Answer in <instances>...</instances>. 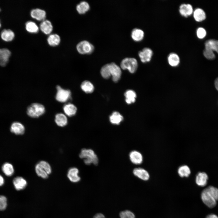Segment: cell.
I'll list each match as a JSON object with an SVG mask.
<instances>
[{
  "label": "cell",
  "instance_id": "cell-1",
  "mask_svg": "<svg viewBox=\"0 0 218 218\" xmlns=\"http://www.w3.org/2000/svg\"><path fill=\"white\" fill-rule=\"evenodd\" d=\"M101 74L102 77L106 79L112 76L113 81L117 82L121 78V71L119 66L112 62L104 65L101 69Z\"/></svg>",
  "mask_w": 218,
  "mask_h": 218
},
{
  "label": "cell",
  "instance_id": "cell-2",
  "mask_svg": "<svg viewBox=\"0 0 218 218\" xmlns=\"http://www.w3.org/2000/svg\"><path fill=\"white\" fill-rule=\"evenodd\" d=\"M203 202L210 208L214 207L218 200V189L213 186H209L204 189L201 193Z\"/></svg>",
  "mask_w": 218,
  "mask_h": 218
},
{
  "label": "cell",
  "instance_id": "cell-3",
  "mask_svg": "<svg viewBox=\"0 0 218 218\" xmlns=\"http://www.w3.org/2000/svg\"><path fill=\"white\" fill-rule=\"evenodd\" d=\"M79 157L84 160L85 164L87 165L92 164L94 165H97L98 163V158L93 150L91 149H83L79 155Z\"/></svg>",
  "mask_w": 218,
  "mask_h": 218
},
{
  "label": "cell",
  "instance_id": "cell-4",
  "mask_svg": "<svg viewBox=\"0 0 218 218\" xmlns=\"http://www.w3.org/2000/svg\"><path fill=\"white\" fill-rule=\"evenodd\" d=\"M35 171L38 176L43 179H46L51 172V167L47 162L42 160L35 166Z\"/></svg>",
  "mask_w": 218,
  "mask_h": 218
},
{
  "label": "cell",
  "instance_id": "cell-5",
  "mask_svg": "<svg viewBox=\"0 0 218 218\" xmlns=\"http://www.w3.org/2000/svg\"><path fill=\"white\" fill-rule=\"evenodd\" d=\"M45 111V107L43 105L38 103H33L28 107L27 113L29 116L37 118L43 114Z\"/></svg>",
  "mask_w": 218,
  "mask_h": 218
},
{
  "label": "cell",
  "instance_id": "cell-6",
  "mask_svg": "<svg viewBox=\"0 0 218 218\" xmlns=\"http://www.w3.org/2000/svg\"><path fill=\"white\" fill-rule=\"evenodd\" d=\"M120 66L123 70H128L131 73H135L137 71L138 66L137 60L133 58H126L121 61Z\"/></svg>",
  "mask_w": 218,
  "mask_h": 218
},
{
  "label": "cell",
  "instance_id": "cell-7",
  "mask_svg": "<svg viewBox=\"0 0 218 218\" xmlns=\"http://www.w3.org/2000/svg\"><path fill=\"white\" fill-rule=\"evenodd\" d=\"M78 52L81 54H89L94 50L93 45L88 41L84 40L79 42L76 46Z\"/></svg>",
  "mask_w": 218,
  "mask_h": 218
},
{
  "label": "cell",
  "instance_id": "cell-8",
  "mask_svg": "<svg viewBox=\"0 0 218 218\" xmlns=\"http://www.w3.org/2000/svg\"><path fill=\"white\" fill-rule=\"evenodd\" d=\"M56 88L57 92L55 97L58 101L65 102L71 98V93L70 90L63 89L59 85L57 86Z\"/></svg>",
  "mask_w": 218,
  "mask_h": 218
},
{
  "label": "cell",
  "instance_id": "cell-9",
  "mask_svg": "<svg viewBox=\"0 0 218 218\" xmlns=\"http://www.w3.org/2000/svg\"><path fill=\"white\" fill-rule=\"evenodd\" d=\"M138 54L141 61L142 63H145L151 61L153 52L150 48L145 47L140 51Z\"/></svg>",
  "mask_w": 218,
  "mask_h": 218
},
{
  "label": "cell",
  "instance_id": "cell-10",
  "mask_svg": "<svg viewBox=\"0 0 218 218\" xmlns=\"http://www.w3.org/2000/svg\"><path fill=\"white\" fill-rule=\"evenodd\" d=\"M129 157L131 162L134 164L139 165L143 162V155L140 152L137 150H134L130 152Z\"/></svg>",
  "mask_w": 218,
  "mask_h": 218
},
{
  "label": "cell",
  "instance_id": "cell-11",
  "mask_svg": "<svg viewBox=\"0 0 218 218\" xmlns=\"http://www.w3.org/2000/svg\"><path fill=\"white\" fill-rule=\"evenodd\" d=\"M11 52L8 49L0 48V65L5 66L8 63Z\"/></svg>",
  "mask_w": 218,
  "mask_h": 218
},
{
  "label": "cell",
  "instance_id": "cell-12",
  "mask_svg": "<svg viewBox=\"0 0 218 218\" xmlns=\"http://www.w3.org/2000/svg\"><path fill=\"white\" fill-rule=\"evenodd\" d=\"M179 12L182 16L187 17L193 12L192 6L189 4H182L179 6Z\"/></svg>",
  "mask_w": 218,
  "mask_h": 218
},
{
  "label": "cell",
  "instance_id": "cell-13",
  "mask_svg": "<svg viewBox=\"0 0 218 218\" xmlns=\"http://www.w3.org/2000/svg\"><path fill=\"white\" fill-rule=\"evenodd\" d=\"M133 173L135 176L144 181L148 180L150 178L148 172L142 168H134L133 170Z\"/></svg>",
  "mask_w": 218,
  "mask_h": 218
},
{
  "label": "cell",
  "instance_id": "cell-14",
  "mask_svg": "<svg viewBox=\"0 0 218 218\" xmlns=\"http://www.w3.org/2000/svg\"><path fill=\"white\" fill-rule=\"evenodd\" d=\"M79 170L75 167L70 168L68 172L67 177L69 180L73 183H77L80 180V177L78 176Z\"/></svg>",
  "mask_w": 218,
  "mask_h": 218
},
{
  "label": "cell",
  "instance_id": "cell-15",
  "mask_svg": "<svg viewBox=\"0 0 218 218\" xmlns=\"http://www.w3.org/2000/svg\"><path fill=\"white\" fill-rule=\"evenodd\" d=\"M30 15L32 18L38 21H44L46 17V12L44 10L37 8L32 9Z\"/></svg>",
  "mask_w": 218,
  "mask_h": 218
},
{
  "label": "cell",
  "instance_id": "cell-16",
  "mask_svg": "<svg viewBox=\"0 0 218 218\" xmlns=\"http://www.w3.org/2000/svg\"><path fill=\"white\" fill-rule=\"evenodd\" d=\"M13 183L15 189L18 190L24 189L27 184L26 180L21 177H15L13 180Z\"/></svg>",
  "mask_w": 218,
  "mask_h": 218
},
{
  "label": "cell",
  "instance_id": "cell-17",
  "mask_svg": "<svg viewBox=\"0 0 218 218\" xmlns=\"http://www.w3.org/2000/svg\"><path fill=\"white\" fill-rule=\"evenodd\" d=\"M11 132L16 135L23 134L25 131L24 126L21 123L18 122L13 123L10 127Z\"/></svg>",
  "mask_w": 218,
  "mask_h": 218
},
{
  "label": "cell",
  "instance_id": "cell-18",
  "mask_svg": "<svg viewBox=\"0 0 218 218\" xmlns=\"http://www.w3.org/2000/svg\"><path fill=\"white\" fill-rule=\"evenodd\" d=\"M208 179V176L206 173L200 172L197 174L195 181L198 185L204 187L206 185Z\"/></svg>",
  "mask_w": 218,
  "mask_h": 218
},
{
  "label": "cell",
  "instance_id": "cell-19",
  "mask_svg": "<svg viewBox=\"0 0 218 218\" xmlns=\"http://www.w3.org/2000/svg\"><path fill=\"white\" fill-rule=\"evenodd\" d=\"M205 49L213 52L216 51L218 54V40L209 39L205 43Z\"/></svg>",
  "mask_w": 218,
  "mask_h": 218
},
{
  "label": "cell",
  "instance_id": "cell-20",
  "mask_svg": "<svg viewBox=\"0 0 218 218\" xmlns=\"http://www.w3.org/2000/svg\"><path fill=\"white\" fill-rule=\"evenodd\" d=\"M40 29L44 34L48 35L52 31L53 27L50 21L48 20H44L41 23Z\"/></svg>",
  "mask_w": 218,
  "mask_h": 218
},
{
  "label": "cell",
  "instance_id": "cell-21",
  "mask_svg": "<svg viewBox=\"0 0 218 218\" xmlns=\"http://www.w3.org/2000/svg\"><path fill=\"white\" fill-rule=\"evenodd\" d=\"M167 61L168 64L170 66L172 67H176L178 66L180 63V58L177 54L172 52L168 55Z\"/></svg>",
  "mask_w": 218,
  "mask_h": 218
},
{
  "label": "cell",
  "instance_id": "cell-22",
  "mask_svg": "<svg viewBox=\"0 0 218 218\" xmlns=\"http://www.w3.org/2000/svg\"><path fill=\"white\" fill-rule=\"evenodd\" d=\"M131 37L134 41H140L143 39L144 37V32L142 30L135 28L131 31Z\"/></svg>",
  "mask_w": 218,
  "mask_h": 218
},
{
  "label": "cell",
  "instance_id": "cell-23",
  "mask_svg": "<svg viewBox=\"0 0 218 218\" xmlns=\"http://www.w3.org/2000/svg\"><path fill=\"white\" fill-rule=\"evenodd\" d=\"M63 109L65 114L69 117L74 116L77 111L76 107L73 104L70 103L65 104Z\"/></svg>",
  "mask_w": 218,
  "mask_h": 218
},
{
  "label": "cell",
  "instance_id": "cell-24",
  "mask_svg": "<svg viewBox=\"0 0 218 218\" xmlns=\"http://www.w3.org/2000/svg\"><path fill=\"white\" fill-rule=\"evenodd\" d=\"M55 121L59 126L63 127L68 124V119L66 116L62 113L57 114L55 116Z\"/></svg>",
  "mask_w": 218,
  "mask_h": 218
},
{
  "label": "cell",
  "instance_id": "cell-25",
  "mask_svg": "<svg viewBox=\"0 0 218 218\" xmlns=\"http://www.w3.org/2000/svg\"><path fill=\"white\" fill-rule=\"evenodd\" d=\"M123 116L118 112H114L110 116L109 120L111 123L114 124L119 125L123 121Z\"/></svg>",
  "mask_w": 218,
  "mask_h": 218
},
{
  "label": "cell",
  "instance_id": "cell-26",
  "mask_svg": "<svg viewBox=\"0 0 218 218\" xmlns=\"http://www.w3.org/2000/svg\"><path fill=\"white\" fill-rule=\"evenodd\" d=\"M124 95L125 97V101L127 104H131L135 101L137 95L134 91L127 90L125 92Z\"/></svg>",
  "mask_w": 218,
  "mask_h": 218
},
{
  "label": "cell",
  "instance_id": "cell-27",
  "mask_svg": "<svg viewBox=\"0 0 218 218\" xmlns=\"http://www.w3.org/2000/svg\"><path fill=\"white\" fill-rule=\"evenodd\" d=\"M193 16L194 19L197 22L202 21L206 18L205 12L202 9L199 8L196 9L193 11Z\"/></svg>",
  "mask_w": 218,
  "mask_h": 218
},
{
  "label": "cell",
  "instance_id": "cell-28",
  "mask_svg": "<svg viewBox=\"0 0 218 218\" xmlns=\"http://www.w3.org/2000/svg\"><path fill=\"white\" fill-rule=\"evenodd\" d=\"M15 37L13 32L10 29H4L1 33L2 38L4 41H10L13 40Z\"/></svg>",
  "mask_w": 218,
  "mask_h": 218
},
{
  "label": "cell",
  "instance_id": "cell-29",
  "mask_svg": "<svg viewBox=\"0 0 218 218\" xmlns=\"http://www.w3.org/2000/svg\"><path fill=\"white\" fill-rule=\"evenodd\" d=\"M61 41L59 36L57 34L50 35L47 38V42L48 44L52 46L58 45Z\"/></svg>",
  "mask_w": 218,
  "mask_h": 218
},
{
  "label": "cell",
  "instance_id": "cell-30",
  "mask_svg": "<svg viewBox=\"0 0 218 218\" xmlns=\"http://www.w3.org/2000/svg\"><path fill=\"white\" fill-rule=\"evenodd\" d=\"M177 172L179 176L181 177H188L190 174L191 170L188 166L184 165L181 166L178 168Z\"/></svg>",
  "mask_w": 218,
  "mask_h": 218
},
{
  "label": "cell",
  "instance_id": "cell-31",
  "mask_svg": "<svg viewBox=\"0 0 218 218\" xmlns=\"http://www.w3.org/2000/svg\"><path fill=\"white\" fill-rule=\"evenodd\" d=\"M89 5L87 2L83 1L78 4L76 7V10L80 14H84L89 10Z\"/></svg>",
  "mask_w": 218,
  "mask_h": 218
},
{
  "label": "cell",
  "instance_id": "cell-32",
  "mask_svg": "<svg viewBox=\"0 0 218 218\" xmlns=\"http://www.w3.org/2000/svg\"><path fill=\"white\" fill-rule=\"evenodd\" d=\"M81 89L87 93H91L94 91V87L90 82L88 81H83L81 85Z\"/></svg>",
  "mask_w": 218,
  "mask_h": 218
},
{
  "label": "cell",
  "instance_id": "cell-33",
  "mask_svg": "<svg viewBox=\"0 0 218 218\" xmlns=\"http://www.w3.org/2000/svg\"><path fill=\"white\" fill-rule=\"evenodd\" d=\"M2 170L4 173L8 176H12L14 172L13 165L9 163H5L3 165Z\"/></svg>",
  "mask_w": 218,
  "mask_h": 218
},
{
  "label": "cell",
  "instance_id": "cell-34",
  "mask_svg": "<svg viewBox=\"0 0 218 218\" xmlns=\"http://www.w3.org/2000/svg\"><path fill=\"white\" fill-rule=\"evenodd\" d=\"M25 28L28 32L31 33H36L39 31V28L37 24L34 22L31 21L26 23Z\"/></svg>",
  "mask_w": 218,
  "mask_h": 218
},
{
  "label": "cell",
  "instance_id": "cell-35",
  "mask_svg": "<svg viewBox=\"0 0 218 218\" xmlns=\"http://www.w3.org/2000/svg\"><path fill=\"white\" fill-rule=\"evenodd\" d=\"M119 216L120 218H135L134 213L128 210L121 212L120 213Z\"/></svg>",
  "mask_w": 218,
  "mask_h": 218
},
{
  "label": "cell",
  "instance_id": "cell-36",
  "mask_svg": "<svg viewBox=\"0 0 218 218\" xmlns=\"http://www.w3.org/2000/svg\"><path fill=\"white\" fill-rule=\"evenodd\" d=\"M7 206V200L6 198L4 196H0V210H4Z\"/></svg>",
  "mask_w": 218,
  "mask_h": 218
},
{
  "label": "cell",
  "instance_id": "cell-37",
  "mask_svg": "<svg viewBox=\"0 0 218 218\" xmlns=\"http://www.w3.org/2000/svg\"><path fill=\"white\" fill-rule=\"evenodd\" d=\"M197 35L198 38H203L206 35V31L204 28L202 27H199L197 30Z\"/></svg>",
  "mask_w": 218,
  "mask_h": 218
},
{
  "label": "cell",
  "instance_id": "cell-38",
  "mask_svg": "<svg viewBox=\"0 0 218 218\" xmlns=\"http://www.w3.org/2000/svg\"><path fill=\"white\" fill-rule=\"evenodd\" d=\"M203 54L205 57L209 60H213L215 58L214 52L205 49H204Z\"/></svg>",
  "mask_w": 218,
  "mask_h": 218
},
{
  "label": "cell",
  "instance_id": "cell-39",
  "mask_svg": "<svg viewBox=\"0 0 218 218\" xmlns=\"http://www.w3.org/2000/svg\"><path fill=\"white\" fill-rule=\"evenodd\" d=\"M93 218H105L104 216L101 213L96 214Z\"/></svg>",
  "mask_w": 218,
  "mask_h": 218
},
{
  "label": "cell",
  "instance_id": "cell-40",
  "mask_svg": "<svg viewBox=\"0 0 218 218\" xmlns=\"http://www.w3.org/2000/svg\"><path fill=\"white\" fill-rule=\"evenodd\" d=\"M206 218H218V217L215 214H210L208 215Z\"/></svg>",
  "mask_w": 218,
  "mask_h": 218
},
{
  "label": "cell",
  "instance_id": "cell-41",
  "mask_svg": "<svg viewBox=\"0 0 218 218\" xmlns=\"http://www.w3.org/2000/svg\"><path fill=\"white\" fill-rule=\"evenodd\" d=\"M4 182V180L3 177L0 174V186H2Z\"/></svg>",
  "mask_w": 218,
  "mask_h": 218
},
{
  "label": "cell",
  "instance_id": "cell-42",
  "mask_svg": "<svg viewBox=\"0 0 218 218\" xmlns=\"http://www.w3.org/2000/svg\"><path fill=\"white\" fill-rule=\"evenodd\" d=\"M214 85L218 91V78L215 79L214 82Z\"/></svg>",
  "mask_w": 218,
  "mask_h": 218
},
{
  "label": "cell",
  "instance_id": "cell-43",
  "mask_svg": "<svg viewBox=\"0 0 218 218\" xmlns=\"http://www.w3.org/2000/svg\"><path fill=\"white\" fill-rule=\"evenodd\" d=\"M1 27V23H0V27Z\"/></svg>",
  "mask_w": 218,
  "mask_h": 218
},
{
  "label": "cell",
  "instance_id": "cell-44",
  "mask_svg": "<svg viewBox=\"0 0 218 218\" xmlns=\"http://www.w3.org/2000/svg\"><path fill=\"white\" fill-rule=\"evenodd\" d=\"M1 8H0V12H1Z\"/></svg>",
  "mask_w": 218,
  "mask_h": 218
}]
</instances>
